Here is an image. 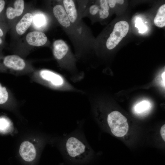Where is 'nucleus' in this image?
<instances>
[{"label": "nucleus", "mask_w": 165, "mask_h": 165, "mask_svg": "<svg viewBox=\"0 0 165 165\" xmlns=\"http://www.w3.org/2000/svg\"><path fill=\"white\" fill-rule=\"evenodd\" d=\"M33 20L32 14L29 13L25 14L16 26L17 33L20 35L24 34L31 25Z\"/></svg>", "instance_id": "nucleus-11"}, {"label": "nucleus", "mask_w": 165, "mask_h": 165, "mask_svg": "<svg viewBox=\"0 0 165 165\" xmlns=\"http://www.w3.org/2000/svg\"><path fill=\"white\" fill-rule=\"evenodd\" d=\"M5 5V2L3 0H0V13L3 10Z\"/></svg>", "instance_id": "nucleus-24"}, {"label": "nucleus", "mask_w": 165, "mask_h": 165, "mask_svg": "<svg viewBox=\"0 0 165 165\" xmlns=\"http://www.w3.org/2000/svg\"><path fill=\"white\" fill-rule=\"evenodd\" d=\"M165 125H163L161 127L160 130V135L163 140L165 141Z\"/></svg>", "instance_id": "nucleus-21"}, {"label": "nucleus", "mask_w": 165, "mask_h": 165, "mask_svg": "<svg viewBox=\"0 0 165 165\" xmlns=\"http://www.w3.org/2000/svg\"><path fill=\"white\" fill-rule=\"evenodd\" d=\"M151 107V104L149 101L144 100L135 105L134 107V110L136 113L141 114L149 110Z\"/></svg>", "instance_id": "nucleus-15"}, {"label": "nucleus", "mask_w": 165, "mask_h": 165, "mask_svg": "<svg viewBox=\"0 0 165 165\" xmlns=\"http://www.w3.org/2000/svg\"><path fill=\"white\" fill-rule=\"evenodd\" d=\"M64 7L71 23H73L77 18V12L73 1L64 0Z\"/></svg>", "instance_id": "nucleus-12"}, {"label": "nucleus", "mask_w": 165, "mask_h": 165, "mask_svg": "<svg viewBox=\"0 0 165 165\" xmlns=\"http://www.w3.org/2000/svg\"><path fill=\"white\" fill-rule=\"evenodd\" d=\"M11 123L7 119L0 118V131L6 132L11 127Z\"/></svg>", "instance_id": "nucleus-17"}, {"label": "nucleus", "mask_w": 165, "mask_h": 165, "mask_svg": "<svg viewBox=\"0 0 165 165\" xmlns=\"http://www.w3.org/2000/svg\"><path fill=\"white\" fill-rule=\"evenodd\" d=\"M14 8L9 6L6 9V15L9 19H13L16 16H19L22 14L24 7V1L16 0L14 3Z\"/></svg>", "instance_id": "nucleus-10"}, {"label": "nucleus", "mask_w": 165, "mask_h": 165, "mask_svg": "<svg viewBox=\"0 0 165 165\" xmlns=\"http://www.w3.org/2000/svg\"><path fill=\"white\" fill-rule=\"evenodd\" d=\"M43 16L41 15H38L35 17L34 22L36 26H40L43 25L45 22Z\"/></svg>", "instance_id": "nucleus-18"}, {"label": "nucleus", "mask_w": 165, "mask_h": 165, "mask_svg": "<svg viewBox=\"0 0 165 165\" xmlns=\"http://www.w3.org/2000/svg\"><path fill=\"white\" fill-rule=\"evenodd\" d=\"M0 60V63L3 67L13 72H21L26 67L24 61L16 55H7Z\"/></svg>", "instance_id": "nucleus-5"}, {"label": "nucleus", "mask_w": 165, "mask_h": 165, "mask_svg": "<svg viewBox=\"0 0 165 165\" xmlns=\"http://www.w3.org/2000/svg\"><path fill=\"white\" fill-rule=\"evenodd\" d=\"M54 15L59 23L63 26L68 27L71 22L64 7L61 5H57L53 9Z\"/></svg>", "instance_id": "nucleus-8"}, {"label": "nucleus", "mask_w": 165, "mask_h": 165, "mask_svg": "<svg viewBox=\"0 0 165 165\" xmlns=\"http://www.w3.org/2000/svg\"><path fill=\"white\" fill-rule=\"evenodd\" d=\"M108 125L112 134L117 137H122L127 133L129 125L127 119L120 112L113 111L108 115Z\"/></svg>", "instance_id": "nucleus-2"}, {"label": "nucleus", "mask_w": 165, "mask_h": 165, "mask_svg": "<svg viewBox=\"0 0 165 165\" xmlns=\"http://www.w3.org/2000/svg\"><path fill=\"white\" fill-rule=\"evenodd\" d=\"M35 81L40 83H47L50 85L58 87L63 85L64 80L60 75L50 70L42 69L31 75Z\"/></svg>", "instance_id": "nucleus-3"}, {"label": "nucleus", "mask_w": 165, "mask_h": 165, "mask_svg": "<svg viewBox=\"0 0 165 165\" xmlns=\"http://www.w3.org/2000/svg\"><path fill=\"white\" fill-rule=\"evenodd\" d=\"M19 153L22 158L27 162H31L35 159V149L33 145L28 141L23 142L20 145Z\"/></svg>", "instance_id": "nucleus-6"}, {"label": "nucleus", "mask_w": 165, "mask_h": 165, "mask_svg": "<svg viewBox=\"0 0 165 165\" xmlns=\"http://www.w3.org/2000/svg\"><path fill=\"white\" fill-rule=\"evenodd\" d=\"M65 150L69 158L79 162L89 160L92 154L90 146L82 139L76 136L67 138L65 142Z\"/></svg>", "instance_id": "nucleus-1"}, {"label": "nucleus", "mask_w": 165, "mask_h": 165, "mask_svg": "<svg viewBox=\"0 0 165 165\" xmlns=\"http://www.w3.org/2000/svg\"><path fill=\"white\" fill-rule=\"evenodd\" d=\"M147 27L144 24L141 27L138 28L139 31V32L141 33H143L145 32L147 30Z\"/></svg>", "instance_id": "nucleus-23"}, {"label": "nucleus", "mask_w": 165, "mask_h": 165, "mask_svg": "<svg viewBox=\"0 0 165 165\" xmlns=\"http://www.w3.org/2000/svg\"><path fill=\"white\" fill-rule=\"evenodd\" d=\"M154 23L157 27L162 28L165 26V4L160 6L154 20Z\"/></svg>", "instance_id": "nucleus-13"}, {"label": "nucleus", "mask_w": 165, "mask_h": 165, "mask_svg": "<svg viewBox=\"0 0 165 165\" xmlns=\"http://www.w3.org/2000/svg\"><path fill=\"white\" fill-rule=\"evenodd\" d=\"M101 8L99 9L100 17L101 19H105L109 15V6L108 0H101L100 1Z\"/></svg>", "instance_id": "nucleus-16"}, {"label": "nucleus", "mask_w": 165, "mask_h": 165, "mask_svg": "<svg viewBox=\"0 0 165 165\" xmlns=\"http://www.w3.org/2000/svg\"><path fill=\"white\" fill-rule=\"evenodd\" d=\"M129 29V25L127 21L122 20L116 23L106 41V46L107 49L111 50L115 48L126 36Z\"/></svg>", "instance_id": "nucleus-4"}, {"label": "nucleus", "mask_w": 165, "mask_h": 165, "mask_svg": "<svg viewBox=\"0 0 165 165\" xmlns=\"http://www.w3.org/2000/svg\"><path fill=\"white\" fill-rule=\"evenodd\" d=\"M124 1L123 0H108V6L112 8H114L116 3L122 4Z\"/></svg>", "instance_id": "nucleus-20"}, {"label": "nucleus", "mask_w": 165, "mask_h": 165, "mask_svg": "<svg viewBox=\"0 0 165 165\" xmlns=\"http://www.w3.org/2000/svg\"><path fill=\"white\" fill-rule=\"evenodd\" d=\"M4 34V31L2 28L0 26V37L1 38L3 36Z\"/></svg>", "instance_id": "nucleus-26"}, {"label": "nucleus", "mask_w": 165, "mask_h": 165, "mask_svg": "<svg viewBox=\"0 0 165 165\" xmlns=\"http://www.w3.org/2000/svg\"><path fill=\"white\" fill-rule=\"evenodd\" d=\"M53 53L55 57L60 60L63 58L67 53L68 47L63 40L58 39L54 41L53 44Z\"/></svg>", "instance_id": "nucleus-9"}, {"label": "nucleus", "mask_w": 165, "mask_h": 165, "mask_svg": "<svg viewBox=\"0 0 165 165\" xmlns=\"http://www.w3.org/2000/svg\"><path fill=\"white\" fill-rule=\"evenodd\" d=\"M143 24L142 20L140 18H138L136 19L135 27L139 28Z\"/></svg>", "instance_id": "nucleus-22"}, {"label": "nucleus", "mask_w": 165, "mask_h": 165, "mask_svg": "<svg viewBox=\"0 0 165 165\" xmlns=\"http://www.w3.org/2000/svg\"><path fill=\"white\" fill-rule=\"evenodd\" d=\"M165 72L164 71L162 74L161 77L162 79L163 82L164 87L165 86Z\"/></svg>", "instance_id": "nucleus-25"}, {"label": "nucleus", "mask_w": 165, "mask_h": 165, "mask_svg": "<svg viewBox=\"0 0 165 165\" xmlns=\"http://www.w3.org/2000/svg\"><path fill=\"white\" fill-rule=\"evenodd\" d=\"M3 42L2 38L0 37V46L2 45Z\"/></svg>", "instance_id": "nucleus-27"}, {"label": "nucleus", "mask_w": 165, "mask_h": 165, "mask_svg": "<svg viewBox=\"0 0 165 165\" xmlns=\"http://www.w3.org/2000/svg\"><path fill=\"white\" fill-rule=\"evenodd\" d=\"M14 100L9 91L0 83V105L6 104L10 101Z\"/></svg>", "instance_id": "nucleus-14"}, {"label": "nucleus", "mask_w": 165, "mask_h": 165, "mask_svg": "<svg viewBox=\"0 0 165 165\" xmlns=\"http://www.w3.org/2000/svg\"><path fill=\"white\" fill-rule=\"evenodd\" d=\"M26 39L28 44L35 46H43L46 42L47 37L43 32L34 31L28 34Z\"/></svg>", "instance_id": "nucleus-7"}, {"label": "nucleus", "mask_w": 165, "mask_h": 165, "mask_svg": "<svg viewBox=\"0 0 165 165\" xmlns=\"http://www.w3.org/2000/svg\"><path fill=\"white\" fill-rule=\"evenodd\" d=\"M99 8L98 6L93 5L91 6L89 8V12L92 15H94L96 14L99 11Z\"/></svg>", "instance_id": "nucleus-19"}]
</instances>
